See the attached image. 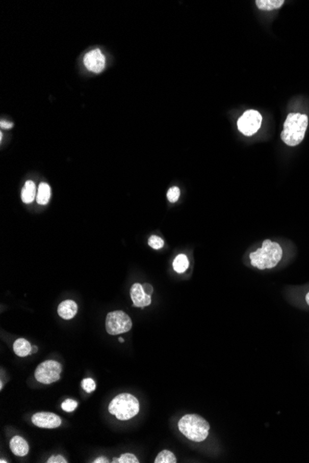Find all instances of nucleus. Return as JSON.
I'll use <instances>...</instances> for the list:
<instances>
[{"mask_svg":"<svg viewBox=\"0 0 309 463\" xmlns=\"http://www.w3.org/2000/svg\"><path fill=\"white\" fill-rule=\"evenodd\" d=\"M249 257L251 264L258 269L273 268L282 258V249L279 243L265 239L262 247L251 253Z\"/></svg>","mask_w":309,"mask_h":463,"instance_id":"1","label":"nucleus"},{"mask_svg":"<svg viewBox=\"0 0 309 463\" xmlns=\"http://www.w3.org/2000/svg\"><path fill=\"white\" fill-rule=\"evenodd\" d=\"M308 125V117L300 113H290L284 125L280 134L281 140L289 146H296L304 140Z\"/></svg>","mask_w":309,"mask_h":463,"instance_id":"2","label":"nucleus"},{"mask_svg":"<svg viewBox=\"0 0 309 463\" xmlns=\"http://www.w3.org/2000/svg\"><path fill=\"white\" fill-rule=\"evenodd\" d=\"M178 427L187 439L194 442H202L209 437L210 425L198 414H186L179 420Z\"/></svg>","mask_w":309,"mask_h":463,"instance_id":"3","label":"nucleus"},{"mask_svg":"<svg viewBox=\"0 0 309 463\" xmlns=\"http://www.w3.org/2000/svg\"><path fill=\"white\" fill-rule=\"evenodd\" d=\"M140 411L138 399L132 394L122 393L115 397L109 405V412L120 421H127L137 415Z\"/></svg>","mask_w":309,"mask_h":463,"instance_id":"4","label":"nucleus"},{"mask_svg":"<svg viewBox=\"0 0 309 463\" xmlns=\"http://www.w3.org/2000/svg\"><path fill=\"white\" fill-rule=\"evenodd\" d=\"M132 326H133L132 319L128 314H125L122 311L111 312L107 315L106 329L110 335L116 336L126 333L130 331Z\"/></svg>","mask_w":309,"mask_h":463,"instance_id":"5","label":"nucleus"},{"mask_svg":"<svg viewBox=\"0 0 309 463\" xmlns=\"http://www.w3.org/2000/svg\"><path fill=\"white\" fill-rule=\"evenodd\" d=\"M61 364L56 361L47 360L38 365L35 372V379L42 384L49 385L60 380Z\"/></svg>","mask_w":309,"mask_h":463,"instance_id":"6","label":"nucleus"},{"mask_svg":"<svg viewBox=\"0 0 309 463\" xmlns=\"http://www.w3.org/2000/svg\"><path fill=\"white\" fill-rule=\"evenodd\" d=\"M261 123L262 117L258 111L247 110L238 120L237 126L243 134L251 136L260 130Z\"/></svg>","mask_w":309,"mask_h":463,"instance_id":"7","label":"nucleus"},{"mask_svg":"<svg viewBox=\"0 0 309 463\" xmlns=\"http://www.w3.org/2000/svg\"><path fill=\"white\" fill-rule=\"evenodd\" d=\"M33 423L40 428H58L61 424V419L52 413H37L32 417Z\"/></svg>","mask_w":309,"mask_h":463,"instance_id":"8","label":"nucleus"},{"mask_svg":"<svg viewBox=\"0 0 309 463\" xmlns=\"http://www.w3.org/2000/svg\"><path fill=\"white\" fill-rule=\"evenodd\" d=\"M85 65L87 70L95 73H99L105 68V57L99 49L90 51L85 57Z\"/></svg>","mask_w":309,"mask_h":463,"instance_id":"9","label":"nucleus"},{"mask_svg":"<svg viewBox=\"0 0 309 463\" xmlns=\"http://www.w3.org/2000/svg\"><path fill=\"white\" fill-rule=\"evenodd\" d=\"M131 298L135 307L144 308L151 304V296L146 294L143 289V286L139 283H135L131 288Z\"/></svg>","mask_w":309,"mask_h":463,"instance_id":"10","label":"nucleus"},{"mask_svg":"<svg viewBox=\"0 0 309 463\" xmlns=\"http://www.w3.org/2000/svg\"><path fill=\"white\" fill-rule=\"evenodd\" d=\"M77 304L71 299H67L62 302L58 307V314L61 318L70 320L74 317L77 314Z\"/></svg>","mask_w":309,"mask_h":463,"instance_id":"11","label":"nucleus"},{"mask_svg":"<svg viewBox=\"0 0 309 463\" xmlns=\"http://www.w3.org/2000/svg\"><path fill=\"white\" fill-rule=\"evenodd\" d=\"M10 447L12 453L18 457H24L29 452L28 443L19 435H16L10 440Z\"/></svg>","mask_w":309,"mask_h":463,"instance_id":"12","label":"nucleus"},{"mask_svg":"<svg viewBox=\"0 0 309 463\" xmlns=\"http://www.w3.org/2000/svg\"><path fill=\"white\" fill-rule=\"evenodd\" d=\"M13 350L16 355L19 357H25L30 355L32 351V346L28 340L24 339H18L13 344Z\"/></svg>","mask_w":309,"mask_h":463,"instance_id":"13","label":"nucleus"},{"mask_svg":"<svg viewBox=\"0 0 309 463\" xmlns=\"http://www.w3.org/2000/svg\"><path fill=\"white\" fill-rule=\"evenodd\" d=\"M35 195H36V188H35L34 181H32V180L26 181L24 187L21 190V200L25 204H31L35 199Z\"/></svg>","mask_w":309,"mask_h":463,"instance_id":"14","label":"nucleus"},{"mask_svg":"<svg viewBox=\"0 0 309 463\" xmlns=\"http://www.w3.org/2000/svg\"><path fill=\"white\" fill-rule=\"evenodd\" d=\"M51 197V189L49 185L42 182L38 187V193L36 195V201L39 204H46Z\"/></svg>","mask_w":309,"mask_h":463,"instance_id":"15","label":"nucleus"},{"mask_svg":"<svg viewBox=\"0 0 309 463\" xmlns=\"http://www.w3.org/2000/svg\"><path fill=\"white\" fill-rule=\"evenodd\" d=\"M284 3H285L284 0H256L255 1V4L260 10H267V11L279 9L281 6L284 5Z\"/></svg>","mask_w":309,"mask_h":463,"instance_id":"16","label":"nucleus"},{"mask_svg":"<svg viewBox=\"0 0 309 463\" xmlns=\"http://www.w3.org/2000/svg\"><path fill=\"white\" fill-rule=\"evenodd\" d=\"M189 267V260L185 254H179L173 261V268L179 274L185 273Z\"/></svg>","mask_w":309,"mask_h":463,"instance_id":"17","label":"nucleus"},{"mask_svg":"<svg viewBox=\"0 0 309 463\" xmlns=\"http://www.w3.org/2000/svg\"><path fill=\"white\" fill-rule=\"evenodd\" d=\"M154 463H176L177 458L170 450H162L154 458Z\"/></svg>","mask_w":309,"mask_h":463,"instance_id":"18","label":"nucleus"},{"mask_svg":"<svg viewBox=\"0 0 309 463\" xmlns=\"http://www.w3.org/2000/svg\"><path fill=\"white\" fill-rule=\"evenodd\" d=\"M113 463H139V459L134 454H122L120 458H113Z\"/></svg>","mask_w":309,"mask_h":463,"instance_id":"19","label":"nucleus"},{"mask_svg":"<svg viewBox=\"0 0 309 463\" xmlns=\"http://www.w3.org/2000/svg\"><path fill=\"white\" fill-rule=\"evenodd\" d=\"M148 244H149L150 247H152L153 249L154 250H160L163 247L164 245V240L156 236V235H153L150 237L149 239H148Z\"/></svg>","mask_w":309,"mask_h":463,"instance_id":"20","label":"nucleus"},{"mask_svg":"<svg viewBox=\"0 0 309 463\" xmlns=\"http://www.w3.org/2000/svg\"><path fill=\"white\" fill-rule=\"evenodd\" d=\"M77 407H78V402L73 399H70V398L66 399L65 401L61 404V408L63 411H65L66 413H71Z\"/></svg>","mask_w":309,"mask_h":463,"instance_id":"21","label":"nucleus"},{"mask_svg":"<svg viewBox=\"0 0 309 463\" xmlns=\"http://www.w3.org/2000/svg\"><path fill=\"white\" fill-rule=\"evenodd\" d=\"M82 387L87 393H91L95 390V380L92 378H85L82 381Z\"/></svg>","mask_w":309,"mask_h":463,"instance_id":"22","label":"nucleus"},{"mask_svg":"<svg viewBox=\"0 0 309 463\" xmlns=\"http://www.w3.org/2000/svg\"><path fill=\"white\" fill-rule=\"evenodd\" d=\"M167 197L170 203H176L179 197V189L178 187H172L169 189Z\"/></svg>","mask_w":309,"mask_h":463,"instance_id":"23","label":"nucleus"},{"mask_svg":"<svg viewBox=\"0 0 309 463\" xmlns=\"http://www.w3.org/2000/svg\"><path fill=\"white\" fill-rule=\"evenodd\" d=\"M47 463H67L68 461L66 460L65 458H63L62 456L60 455H58V456H52L50 457L48 459H47Z\"/></svg>","mask_w":309,"mask_h":463,"instance_id":"24","label":"nucleus"},{"mask_svg":"<svg viewBox=\"0 0 309 463\" xmlns=\"http://www.w3.org/2000/svg\"><path fill=\"white\" fill-rule=\"evenodd\" d=\"M0 126L2 129H11L13 127V123L12 122H10V121H5V120H1L0 122Z\"/></svg>","mask_w":309,"mask_h":463,"instance_id":"25","label":"nucleus"},{"mask_svg":"<svg viewBox=\"0 0 309 463\" xmlns=\"http://www.w3.org/2000/svg\"><path fill=\"white\" fill-rule=\"evenodd\" d=\"M142 286H143V289L145 290V293L148 294V295L151 296V294L153 293V287L150 284H147V283H145Z\"/></svg>","mask_w":309,"mask_h":463,"instance_id":"26","label":"nucleus"},{"mask_svg":"<svg viewBox=\"0 0 309 463\" xmlns=\"http://www.w3.org/2000/svg\"><path fill=\"white\" fill-rule=\"evenodd\" d=\"M94 463H109L110 460L109 458H106V457H99V458H95V460L93 461Z\"/></svg>","mask_w":309,"mask_h":463,"instance_id":"27","label":"nucleus"},{"mask_svg":"<svg viewBox=\"0 0 309 463\" xmlns=\"http://www.w3.org/2000/svg\"><path fill=\"white\" fill-rule=\"evenodd\" d=\"M37 351V347L36 346H33L32 347V351H31V354L35 353Z\"/></svg>","mask_w":309,"mask_h":463,"instance_id":"28","label":"nucleus"},{"mask_svg":"<svg viewBox=\"0 0 309 463\" xmlns=\"http://www.w3.org/2000/svg\"><path fill=\"white\" fill-rule=\"evenodd\" d=\"M305 301H306V304H308L309 306V291L306 294V296H305Z\"/></svg>","mask_w":309,"mask_h":463,"instance_id":"29","label":"nucleus"},{"mask_svg":"<svg viewBox=\"0 0 309 463\" xmlns=\"http://www.w3.org/2000/svg\"><path fill=\"white\" fill-rule=\"evenodd\" d=\"M119 340H120V342H124V339H122V338H120Z\"/></svg>","mask_w":309,"mask_h":463,"instance_id":"30","label":"nucleus"},{"mask_svg":"<svg viewBox=\"0 0 309 463\" xmlns=\"http://www.w3.org/2000/svg\"><path fill=\"white\" fill-rule=\"evenodd\" d=\"M0 462L5 463V462H8V461H6V460H4V459H1V460H0Z\"/></svg>","mask_w":309,"mask_h":463,"instance_id":"31","label":"nucleus"}]
</instances>
